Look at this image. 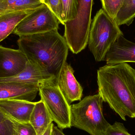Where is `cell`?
Instances as JSON below:
<instances>
[{"label": "cell", "mask_w": 135, "mask_h": 135, "mask_svg": "<svg viewBox=\"0 0 135 135\" xmlns=\"http://www.w3.org/2000/svg\"><path fill=\"white\" fill-rule=\"evenodd\" d=\"M34 10L15 11L0 14V42L13 33L18 24Z\"/></svg>", "instance_id": "5bb4252c"}, {"label": "cell", "mask_w": 135, "mask_h": 135, "mask_svg": "<svg viewBox=\"0 0 135 135\" xmlns=\"http://www.w3.org/2000/svg\"><path fill=\"white\" fill-rule=\"evenodd\" d=\"M63 7L65 23L76 17L78 0H61Z\"/></svg>", "instance_id": "ac0fdd59"}, {"label": "cell", "mask_w": 135, "mask_h": 135, "mask_svg": "<svg viewBox=\"0 0 135 135\" xmlns=\"http://www.w3.org/2000/svg\"><path fill=\"white\" fill-rule=\"evenodd\" d=\"M98 94L123 120L135 118V70L127 63L107 65L97 71Z\"/></svg>", "instance_id": "6da1fadb"}, {"label": "cell", "mask_w": 135, "mask_h": 135, "mask_svg": "<svg viewBox=\"0 0 135 135\" xmlns=\"http://www.w3.org/2000/svg\"><path fill=\"white\" fill-rule=\"evenodd\" d=\"M93 4V0H78L76 17L65 23L64 37L73 54L80 53L88 44Z\"/></svg>", "instance_id": "5b68a950"}, {"label": "cell", "mask_w": 135, "mask_h": 135, "mask_svg": "<svg viewBox=\"0 0 135 135\" xmlns=\"http://www.w3.org/2000/svg\"><path fill=\"white\" fill-rule=\"evenodd\" d=\"M102 98L99 94L87 96L70 105L71 127L90 135H104L111 124L104 117Z\"/></svg>", "instance_id": "3957f363"}, {"label": "cell", "mask_w": 135, "mask_h": 135, "mask_svg": "<svg viewBox=\"0 0 135 135\" xmlns=\"http://www.w3.org/2000/svg\"><path fill=\"white\" fill-rule=\"evenodd\" d=\"M39 91L36 84L17 82H0V101L19 100L32 102Z\"/></svg>", "instance_id": "9c48e42d"}, {"label": "cell", "mask_w": 135, "mask_h": 135, "mask_svg": "<svg viewBox=\"0 0 135 135\" xmlns=\"http://www.w3.org/2000/svg\"><path fill=\"white\" fill-rule=\"evenodd\" d=\"M36 102L19 100L0 101V111L12 120L29 123Z\"/></svg>", "instance_id": "7c38bea8"}, {"label": "cell", "mask_w": 135, "mask_h": 135, "mask_svg": "<svg viewBox=\"0 0 135 135\" xmlns=\"http://www.w3.org/2000/svg\"><path fill=\"white\" fill-rule=\"evenodd\" d=\"M59 24L53 12L44 4L25 17L13 33L19 36L44 33L58 29Z\"/></svg>", "instance_id": "52a82bcc"}, {"label": "cell", "mask_w": 135, "mask_h": 135, "mask_svg": "<svg viewBox=\"0 0 135 135\" xmlns=\"http://www.w3.org/2000/svg\"><path fill=\"white\" fill-rule=\"evenodd\" d=\"M53 135H65L63 133L62 130L58 127L53 126Z\"/></svg>", "instance_id": "cb8c5ba5"}, {"label": "cell", "mask_w": 135, "mask_h": 135, "mask_svg": "<svg viewBox=\"0 0 135 135\" xmlns=\"http://www.w3.org/2000/svg\"><path fill=\"white\" fill-rule=\"evenodd\" d=\"M124 0H101L102 9L113 19L115 20L122 6Z\"/></svg>", "instance_id": "d6986e66"}, {"label": "cell", "mask_w": 135, "mask_h": 135, "mask_svg": "<svg viewBox=\"0 0 135 135\" xmlns=\"http://www.w3.org/2000/svg\"><path fill=\"white\" fill-rule=\"evenodd\" d=\"M53 120L42 100L36 102L30 117L29 123L37 135H42Z\"/></svg>", "instance_id": "9a60e30c"}, {"label": "cell", "mask_w": 135, "mask_h": 135, "mask_svg": "<svg viewBox=\"0 0 135 135\" xmlns=\"http://www.w3.org/2000/svg\"><path fill=\"white\" fill-rule=\"evenodd\" d=\"M11 120L13 123L14 135H37L30 123H19Z\"/></svg>", "instance_id": "7402d4cb"}, {"label": "cell", "mask_w": 135, "mask_h": 135, "mask_svg": "<svg viewBox=\"0 0 135 135\" xmlns=\"http://www.w3.org/2000/svg\"><path fill=\"white\" fill-rule=\"evenodd\" d=\"M121 35L123 33L115 20L100 9L91 23L88 41L89 49L97 61H104L108 51Z\"/></svg>", "instance_id": "277c9868"}, {"label": "cell", "mask_w": 135, "mask_h": 135, "mask_svg": "<svg viewBox=\"0 0 135 135\" xmlns=\"http://www.w3.org/2000/svg\"><path fill=\"white\" fill-rule=\"evenodd\" d=\"M54 124L51 123L42 135H53V128Z\"/></svg>", "instance_id": "d4e9b609"}, {"label": "cell", "mask_w": 135, "mask_h": 135, "mask_svg": "<svg viewBox=\"0 0 135 135\" xmlns=\"http://www.w3.org/2000/svg\"><path fill=\"white\" fill-rule=\"evenodd\" d=\"M41 100L53 121L60 129L70 128V105L60 91L56 80L39 83Z\"/></svg>", "instance_id": "8992f818"}, {"label": "cell", "mask_w": 135, "mask_h": 135, "mask_svg": "<svg viewBox=\"0 0 135 135\" xmlns=\"http://www.w3.org/2000/svg\"><path fill=\"white\" fill-rule=\"evenodd\" d=\"M74 73L73 68L66 62L57 79L59 88L69 104L74 102L81 100L83 95L82 87L76 80Z\"/></svg>", "instance_id": "30bf717a"}, {"label": "cell", "mask_w": 135, "mask_h": 135, "mask_svg": "<svg viewBox=\"0 0 135 135\" xmlns=\"http://www.w3.org/2000/svg\"><path fill=\"white\" fill-rule=\"evenodd\" d=\"M39 1H41V2H42V3H44V0H39Z\"/></svg>", "instance_id": "484cf974"}, {"label": "cell", "mask_w": 135, "mask_h": 135, "mask_svg": "<svg viewBox=\"0 0 135 135\" xmlns=\"http://www.w3.org/2000/svg\"><path fill=\"white\" fill-rule=\"evenodd\" d=\"M0 135H14L13 122L1 111Z\"/></svg>", "instance_id": "44dd1931"}, {"label": "cell", "mask_w": 135, "mask_h": 135, "mask_svg": "<svg viewBox=\"0 0 135 135\" xmlns=\"http://www.w3.org/2000/svg\"><path fill=\"white\" fill-rule=\"evenodd\" d=\"M56 80L57 79L38 66L28 61L25 69L17 75L0 78L1 82H17L38 85L40 83Z\"/></svg>", "instance_id": "4fadbf2b"}, {"label": "cell", "mask_w": 135, "mask_h": 135, "mask_svg": "<svg viewBox=\"0 0 135 135\" xmlns=\"http://www.w3.org/2000/svg\"><path fill=\"white\" fill-rule=\"evenodd\" d=\"M104 61L107 65L135 62V43L120 35L107 52Z\"/></svg>", "instance_id": "8fae6325"}, {"label": "cell", "mask_w": 135, "mask_h": 135, "mask_svg": "<svg viewBox=\"0 0 135 135\" xmlns=\"http://www.w3.org/2000/svg\"><path fill=\"white\" fill-rule=\"evenodd\" d=\"M104 135H132L128 131L123 123L115 122L105 131Z\"/></svg>", "instance_id": "603a6c76"}, {"label": "cell", "mask_w": 135, "mask_h": 135, "mask_svg": "<svg viewBox=\"0 0 135 135\" xmlns=\"http://www.w3.org/2000/svg\"><path fill=\"white\" fill-rule=\"evenodd\" d=\"M28 61L26 55L19 49L0 46V78L18 74L25 69Z\"/></svg>", "instance_id": "ba28073f"}, {"label": "cell", "mask_w": 135, "mask_h": 135, "mask_svg": "<svg viewBox=\"0 0 135 135\" xmlns=\"http://www.w3.org/2000/svg\"><path fill=\"white\" fill-rule=\"evenodd\" d=\"M43 4L39 0H0V14L15 11L35 9Z\"/></svg>", "instance_id": "2e32d148"}, {"label": "cell", "mask_w": 135, "mask_h": 135, "mask_svg": "<svg viewBox=\"0 0 135 135\" xmlns=\"http://www.w3.org/2000/svg\"><path fill=\"white\" fill-rule=\"evenodd\" d=\"M135 18V0H124L115 19L119 26L131 25Z\"/></svg>", "instance_id": "e0dca14e"}, {"label": "cell", "mask_w": 135, "mask_h": 135, "mask_svg": "<svg viewBox=\"0 0 135 135\" xmlns=\"http://www.w3.org/2000/svg\"><path fill=\"white\" fill-rule=\"evenodd\" d=\"M44 4L49 7L57 18L60 23L65 25L63 7L61 0H44Z\"/></svg>", "instance_id": "ffe728a7"}, {"label": "cell", "mask_w": 135, "mask_h": 135, "mask_svg": "<svg viewBox=\"0 0 135 135\" xmlns=\"http://www.w3.org/2000/svg\"><path fill=\"white\" fill-rule=\"evenodd\" d=\"M19 49L29 61L38 66L57 80L66 62L68 46L58 29L44 33L19 36Z\"/></svg>", "instance_id": "7a4b0ae2"}]
</instances>
